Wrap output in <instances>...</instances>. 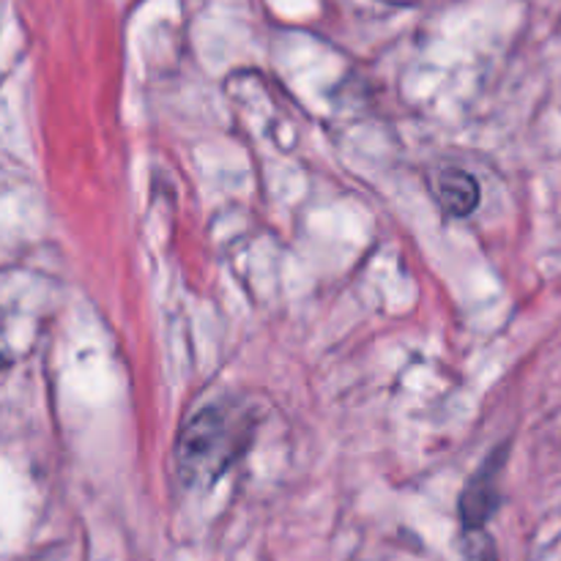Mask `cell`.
<instances>
[{"label":"cell","instance_id":"6da1fadb","mask_svg":"<svg viewBox=\"0 0 561 561\" xmlns=\"http://www.w3.org/2000/svg\"><path fill=\"white\" fill-rule=\"evenodd\" d=\"M244 431L247 427H241L239 414L222 405H208L197 411L179 442V469L184 480H217L239 455V436Z\"/></svg>","mask_w":561,"mask_h":561},{"label":"cell","instance_id":"7a4b0ae2","mask_svg":"<svg viewBox=\"0 0 561 561\" xmlns=\"http://www.w3.org/2000/svg\"><path fill=\"white\" fill-rule=\"evenodd\" d=\"M504 458H507L504 449H496L466 485L463 496H460V520H463L466 529H482L491 520V515L496 513L499 474H502Z\"/></svg>","mask_w":561,"mask_h":561},{"label":"cell","instance_id":"3957f363","mask_svg":"<svg viewBox=\"0 0 561 561\" xmlns=\"http://www.w3.org/2000/svg\"><path fill=\"white\" fill-rule=\"evenodd\" d=\"M438 201L453 217H469L480 206V184L466 170L449 168L438 175Z\"/></svg>","mask_w":561,"mask_h":561},{"label":"cell","instance_id":"277c9868","mask_svg":"<svg viewBox=\"0 0 561 561\" xmlns=\"http://www.w3.org/2000/svg\"><path fill=\"white\" fill-rule=\"evenodd\" d=\"M469 540L466 542V557L469 561H496V551H493L491 537L482 535V529H466Z\"/></svg>","mask_w":561,"mask_h":561}]
</instances>
